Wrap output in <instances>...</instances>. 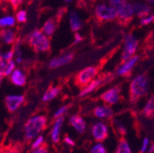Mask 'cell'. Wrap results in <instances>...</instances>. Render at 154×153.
I'll use <instances>...</instances> for the list:
<instances>
[{
    "label": "cell",
    "instance_id": "obj_4",
    "mask_svg": "<svg viewBox=\"0 0 154 153\" xmlns=\"http://www.w3.org/2000/svg\"><path fill=\"white\" fill-rule=\"evenodd\" d=\"M101 67L96 66H90L83 69L80 71L75 76V84L81 88L85 87L91 81L94 80V78L97 75L99 70Z\"/></svg>",
    "mask_w": 154,
    "mask_h": 153
},
{
    "label": "cell",
    "instance_id": "obj_3",
    "mask_svg": "<svg viewBox=\"0 0 154 153\" xmlns=\"http://www.w3.org/2000/svg\"><path fill=\"white\" fill-rule=\"evenodd\" d=\"M29 42L36 51H49L51 49L50 41L47 36L38 29L29 35Z\"/></svg>",
    "mask_w": 154,
    "mask_h": 153
},
{
    "label": "cell",
    "instance_id": "obj_38",
    "mask_svg": "<svg viewBox=\"0 0 154 153\" xmlns=\"http://www.w3.org/2000/svg\"><path fill=\"white\" fill-rule=\"evenodd\" d=\"M64 142H65L67 145L71 146V147L74 146V141H73V139H72L69 136H65V137H64Z\"/></svg>",
    "mask_w": 154,
    "mask_h": 153
},
{
    "label": "cell",
    "instance_id": "obj_42",
    "mask_svg": "<svg viewBox=\"0 0 154 153\" xmlns=\"http://www.w3.org/2000/svg\"><path fill=\"white\" fill-rule=\"evenodd\" d=\"M5 151H6V149L3 148V146L0 145V153H5Z\"/></svg>",
    "mask_w": 154,
    "mask_h": 153
},
{
    "label": "cell",
    "instance_id": "obj_18",
    "mask_svg": "<svg viewBox=\"0 0 154 153\" xmlns=\"http://www.w3.org/2000/svg\"><path fill=\"white\" fill-rule=\"evenodd\" d=\"M94 115L99 118H108L113 117L114 112L108 106H96L94 109Z\"/></svg>",
    "mask_w": 154,
    "mask_h": 153
},
{
    "label": "cell",
    "instance_id": "obj_16",
    "mask_svg": "<svg viewBox=\"0 0 154 153\" xmlns=\"http://www.w3.org/2000/svg\"><path fill=\"white\" fill-rule=\"evenodd\" d=\"M10 80L12 84L17 86H24L27 83V77L25 73L19 69H16L10 74Z\"/></svg>",
    "mask_w": 154,
    "mask_h": 153
},
{
    "label": "cell",
    "instance_id": "obj_23",
    "mask_svg": "<svg viewBox=\"0 0 154 153\" xmlns=\"http://www.w3.org/2000/svg\"><path fill=\"white\" fill-rule=\"evenodd\" d=\"M1 37H2V39L5 43L10 44V43L14 42V41L16 39V34L13 30L8 29V30H4L1 32Z\"/></svg>",
    "mask_w": 154,
    "mask_h": 153
},
{
    "label": "cell",
    "instance_id": "obj_40",
    "mask_svg": "<svg viewBox=\"0 0 154 153\" xmlns=\"http://www.w3.org/2000/svg\"><path fill=\"white\" fill-rule=\"evenodd\" d=\"M75 40H74V44H77V43H79V42H81L82 41H83V38H82V36L80 35V34H78V33H76L75 34Z\"/></svg>",
    "mask_w": 154,
    "mask_h": 153
},
{
    "label": "cell",
    "instance_id": "obj_13",
    "mask_svg": "<svg viewBox=\"0 0 154 153\" xmlns=\"http://www.w3.org/2000/svg\"><path fill=\"white\" fill-rule=\"evenodd\" d=\"M73 57H74V54L72 52L64 54V55L60 56V57H57V58H55V59H53V60H51L50 62L49 67L51 69H55V68H58V67L63 66L65 64H68L73 60Z\"/></svg>",
    "mask_w": 154,
    "mask_h": 153
},
{
    "label": "cell",
    "instance_id": "obj_43",
    "mask_svg": "<svg viewBox=\"0 0 154 153\" xmlns=\"http://www.w3.org/2000/svg\"><path fill=\"white\" fill-rule=\"evenodd\" d=\"M154 151V144H152V146H151V148H149V153H152Z\"/></svg>",
    "mask_w": 154,
    "mask_h": 153
},
{
    "label": "cell",
    "instance_id": "obj_11",
    "mask_svg": "<svg viewBox=\"0 0 154 153\" xmlns=\"http://www.w3.org/2000/svg\"><path fill=\"white\" fill-rule=\"evenodd\" d=\"M139 56H133L132 58H130L128 61H127L126 63L120 64V66L119 67V69L116 72V74L119 76H123V77H128L131 74V71L134 67V65L137 63V62L139 61Z\"/></svg>",
    "mask_w": 154,
    "mask_h": 153
},
{
    "label": "cell",
    "instance_id": "obj_22",
    "mask_svg": "<svg viewBox=\"0 0 154 153\" xmlns=\"http://www.w3.org/2000/svg\"><path fill=\"white\" fill-rule=\"evenodd\" d=\"M143 114L149 118H154V95L151 96L149 99V101L147 102V104L143 109Z\"/></svg>",
    "mask_w": 154,
    "mask_h": 153
},
{
    "label": "cell",
    "instance_id": "obj_14",
    "mask_svg": "<svg viewBox=\"0 0 154 153\" xmlns=\"http://www.w3.org/2000/svg\"><path fill=\"white\" fill-rule=\"evenodd\" d=\"M133 9L134 13L138 16V17H147L152 12V8L147 4L140 3V2H136L133 4Z\"/></svg>",
    "mask_w": 154,
    "mask_h": 153
},
{
    "label": "cell",
    "instance_id": "obj_6",
    "mask_svg": "<svg viewBox=\"0 0 154 153\" xmlns=\"http://www.w3.org/2000/svg\"><path fill=\"white\" fill-rule=\"evenodd\" d=\"M139 46V41L132 34H128L125 38V48L121 55L120 64L126 63L132 58L134 53L137 51Z\"/></svg>",
    "mask_w": 154,
    "mask_h": 153
},
{
    "label": "cell",
    "instance_id": "obj_27",
    "mask_svg": "<svg viewBox=\"0 0 154 153\" xmlns=\"http://www.w3.org/2000/svg\"><path fill=\"white\" fill-rule=\"evenodd\" d=\"M127 1L128 0H109V4L112 8L119 9L125 4H127Z\"/></svg>",
    "mask_w": 154,
    "mask_h": 153
},
{
    "label": "cell",
    "instance_id": "obj_32",
    "mask_svg": "<svg viewBox=\"0 0 154 153\" xmlns=\"http://www.w3.org/2000/svg\"><path fill=\"white\" fill-rule=\"evenodd\" d=\"M150 23H154V14L153 15H150L145 18H143V20L140 21V25L141 26H146V25H149Z\"/></svg>",
    "mask_w": 154,
    "mask_h": 153
},
{
    "label": "cell",
    "instance_id": "obj_34",
    "mask_svg": "<svg viewBox=\"0 0 154 153\" xmlns=\"http://www.w3.org/2000/svg\"><path fill=\"white\" fill-rule=\"evenodd\" d=\"M30 153H49L48 151V148L47 146H41V147H38L35 149H31V152Z\"/></svg>",
    "mask_w": 154,
    "mask_h": 153
},
{
    "label": "cell",
    "instance_id": "obj_26",
    "mask_svg": "<svg viewBox=\"0 0 154 153\" xmlns=\"http://www.w3.org/2000/svg\"><path fill=\"white\" fill-rule=\"evenodd\" d=\"M44 143V137L42 135H38L37 138H35L33 140H32V143L30 145V148L31 149H35L38 147L42 146Z\"/></svg>",
    "mask_w": 154,
    "mask_h": 153
},
{
    "label": "cell",
    "instance_id": "obj_29",
    "mask_svg": "<svg viewBox=\"0 0 154 153\" xmlns=\"http://www.w3.org/2000/svg\"><path fill=\"white\" fill-rule=\"evenodd\" d=\"M14 70H15V63L12 60H10V61L8 62L7 67H6V69L4 70L3 72H4L5 76H8V75H10L12 73V72Z\"/></svg>",
    "mask_w": 154,
    "mask_h": 153
},
{
    "label": "cell",
    "instance_id": "obj_30",
    "mask_svg": "<svg viewBox=\"0 0 154 153\" xmlns=\"http://www.w3.org/2000/svg\"><path fill=\"white\" fill-rule=\"evenodd\" d=\"M91 153H106V150L103 144H96L91 148Z\"/></svg>",
    "mask_w": 154,
    "mask_h": 153
},
{
    "label": "cell",
    "instance_id": "obj_35",
    "mask_svg": "<svg viewBox=\"0 0 154 153\" xmlns=\"http://www.w3.org/2000/svg\"><path fill=\"white\" fill-rule=\"evenodd\" d=\"M10 3L14 9H17L23 3V0H10Z\"/></svg>",
    "mask_w": 154,
    "mask_h": 153
},
{
    "label": "cell",
    "instance_id": "obj_10",
    "mask_svg": "<svg viewBox=\"0 0 154 153\" xmlns=\"http://www.w3.org/2000/svg\"><path fill=\"white\" fill-rule=\"evenodd\" d=\"M92 135L96 141H104L108 137V128L103 122H96L92 127Z\"/></svg>",
    "mask_w": 154,
    "mask_h": 153
},
{
    "label": "cell",
    "instance_id": "obj_20",
    "mask_svg": "<svg viewBox=\"0 0 154 153\" xmlns=\"http://www.w3.org/2000/svg\"><path fill=\"white\" fill-rule=\"evenodd\" d=\"M69 20H70V26L71 29L72 31H77L79 30L82 27V21L80 20V17L75 11H72L70 13L69 17Z\"/></svg>",
    "mask_w": 154,
    "mask_h": 153
},
{
    "label": "cell",
    "instance_id": "obj_36",
    "mask_svg": "<svg viewBox=\"0 0 154 153\" xmlns=\"http://www.w3.org/2000/svg\"><path fill=\"white\" fill-rule=\"evenodd\" d=\"M148 145H149V139L146 138V139H144V140H143V144H142V148H141V149H140V153H144V152L147 150Z\"/></svg>",
    "mask_w": 154,
    "mask_h": 153
},
{
    "label": "cell",
    "instance_id": "obj_7",
    "mask_svg": "<svg viewBox=\"0 0 154 153\" xmlns=\"http://www.w3.org/2000/svg\"><path fill=\"white\" fill-rule=\"evenodd\" d=\"M134 9L133 5L127 3L122 8L118 9V22L119 25L123 27H127L129 25V23L132 21L134 17Z\"/></svg>",
    "mask_w": 154,
    "mask_h": 153
},
{
    "label": "cell",
    "instance_id": "obj_5",
    "mask_svg": "<svg viewBox=\"0 0 154 153\" xmlns=\"http://www.w3.org/2000/svg\"><path fill=\"white\" fill-rule=\"evenodd\" d=\"M94 15L97 22H107L117 18L118 11L105 4H100L95 8Z\"/></svg>",
    "mask_w": 154,
    "mask_h": 153
},
{
    "label": "cell",
    "instance_id": "obj_2",
    "mask_svg": "<svg viewBox=\"0 0 154 153\" xmlns=\"http://www.w3.org/2000/svg\"><path fill=\"white\" fill-rule=\"evenodd\" d=\"M149 87V78L148 74L143 73L135 77L129 84V99L132 104H136L147 93Z\"/></svg>",
    "mask_w": 154,
    "mask_h": 153
},
{
    "label": "cell",
    "instance_id": "obj_47",
    "mask_svg": "<svg viewBox=\"0 0 154 153\" xmlns=\"http://www.w3.org/2000/svg\"><path fill=\"white\" fill-rule=\"evenodd\" d=\"M3 1H7V0H3Z\"/></svg>",
    "mask_w": 154,
    "mask_h": 153
},
{
    "label": "cell",
    "instance_id": "obj_21",
    "mask_svg": "<svg viewBox=\"0 0 154 153\" xmlns=\"http://www.w3.org/2000/svg\"><path fill=\"white\" fill-rule=\"evenodd\" d=\"M56 22L57 20H55V18L51 17L48 20H46L45 24L42 27V31L49 37H51L56 29Z\"/></svg>",
    "mask_w": 154,
    "mask_h": 153
},
{
    "label": "cell",
    "instance_id": "obj_8",
    "mask_svg": "<svg viewBox=\"0 0 154 153\" xmlns=\"http://www.w3.org/2000/svg\"><path fill=\"white\" fill-rule=\"evenodd\" d=\"M25 102L23 94H9L5 98V105L8 112H16Z\"/></svg>",
    "mask_w": 154,
    "mask_h": 153
},
{
    "label": "cell",
    "instance_id": "obj_24",
    "mask_svg": "<svg viewBox=\"0 0 154 153\" xmlns=\"http://www.w3.org/2000/svg\"><path fill=\"white\" fill-rule=\"evenodd\" d=\"M115 153H132L131 149H130V147H129L128 143L127 142V140L125 139L122 138V139H119L117 150H116Z\"/></svg>",
    "mask_w": 154,
    "mask_h": 153
},
{
    "label": "cell",
    "instance_id": "obj_41",
    "mask_svg": "<svg viewBox=\"0 0 154 153\" xmlns=\"http://www.w3.org/2000/svg\"><path fill=\"white\" fill-rule=\"evenodd\" d=\"M4 77H5L4 72H3L2 71H0V86H1V84H2V82H3Z\"/></svg>",
    "mask_w": 154,
    "mask_h": 153
},
{
    "label": "cell",
    "instance_id": "obj_39",
    "mask_svg": "<svg viewBox=\"0 0 154 153\" xmlns=\"http://www.w3.org/2000/svg\"><path fill=\"white\" fill-rule=\"evenodd\" d=\"M7 64H8V62L7 61L3 60L2 58H0V71L4 72V70L7 67Z\"/></svg>",
    "mask_w": 154,
    "mask_h": 153
},
{
    "label": "cell",
    "instance_id": "obj_12",
    "mask_svg": "<svg viewBox=\"0 0 154 153\" xmlns=\"http://www.w3.org/2000/svg\"><path fill=\"white\" fill-rule=\"evenodd\" d=\"M63 122H64V118L60 117L56 118L53 123V126L51 130V139L53 143H58L61 139V132H62Z\"/></svg>",
    "mask_w": 154,
    "mask_h": 153
},
{
    "label": "cell",
    "instance_id": "obj_46",
    "mask_svg": "<svg viewBox=\"0 0 154 153\" xmlns=\"http://www.w3.org/2000/svg\"><path fill=\"white\" fill-rule=\"evenodd\" d=\"M0 140H1V135H0Z\"/></svg>",
    "mask_w": 154,
    "mask_h": 153
},
{
    "label": "cell",
    "instance_id": "obj_1",
    "mask_svg": "<svg viewBox=\"0 0 154 153\" xmlns=\"http://www.w3.org/2000/svg\"><path fill=\"white\" fill-rule=\"evenodd\" d=\"M48 118L45 115H35L29 118L24 124V139L28 141L33 140L46 128Z\"/></svg>",
    "mask_w": 154,
    "mask_h": 153
},
{
    "label": "cell",
    "instance_id": "obj_25",
    "mask_svg": "<svg viewBox=\"0 0 154 153\" xmlns=\"http://www.w3.org/2000/svg\"><path fill=\"white\" fill-rule=\"evenodd\" d=\"M16 23L15 18L11 16L4 17L0 18V27L5 28V27H12Z\"/></svg>",
    "mask_w": 154,
    "mask_h": 153
},
{
    "label": "cell",
    "instance_id": "obj_31",
    "mask_svg": "<svg viewBox=\"0 0 154 153\" xmlns=\"http://www.w3.org/2000/svg\"><path fill=\"white\" fill-rule=\"evenodd\" d=\"M17 20L20 23H25L27 21V12L25 10H19L17 13Z\"/></svg>",
    "mask_w": 154,
    "mask_h": 153
},
{
    "label": "cell",
    "instance_id": "obj_45",
    "mask_svg": "<svg viewBox=\"0 0 154 153\" xmlns=\"http://www.w3.org/2000/svg\"><path fill=\"white\" fill-rule=\"evenodd\" d=\"M64 1L68 3V2H71V1H72V0H64Z\"/></svg>",
    "mask_w": 154,
    "mask_h": 153
},
{
    "label": "cell",
    "instance_id": "obj_28",
    "mask_svg": "<svg viewBox=\"0 0 154 153\" xmlns=\"http://www.w3.org/2000/svg\"><path fill=\"white\" fill-rule=\"evenodd\" d=\"M68 108H69V106H61L60 108H58L53 115V118L56 119L60 117H63V115L67 112Z\"/></svg>",
    "mask_w": 154,
    "mask_h": 153
},
{
    "label": "cell",
    "instance_id": "obj_15",
    "mask_svg": "<svg viewBox=\"0 0 154 153\" xmlns=\"http://www.w3.org/2000/svg\"><path fill=\"white\" fill-rule=\"evenodd\" d=\"M69 122L70 125L73 127L78 133H84L85 131L86 123L80 115H72L69 119Z\"/></svg>",
    "mask_w": 154,
    "mask_h": 153
},
{
    "label": "cell",
    "instance_id": "obj_17",
    "mask_svg": "<svg viewBox=\"0 0 154 153\" xmlns=\"http://www.w3.org/2000/svg\"><path fill=\"white\" fill-rule=\"evenodd\" d=\"M103 84V79H102V76L100 75L98 78L96 79H94L93 81H91L85 87L83 88V90L80 92L79 93V96L82 97V96H85V95L90 93L91 92L94 91L95 89H97L99 86H101Z\"/></svg>",
    "mask_w": 154,
    "mask_h": 153
},
{
    "label": "cell",
    "instance_id": "obj_33",
    "mask_svg": "<svg viewBox=\"0 0 154 153\" xmlns=\"http://www.w3.org/2000/svg\"><path fill=\"white\" fill-rule=\"evenodd\" d=\"M13 55H14V51L11 50L8 51L7 53L0 54V58H2L3 60H5V61L8 62V61H10V60L13 58Z\"/></svg>",
    "mask_w": 154,
    "mask_h": 153
},
{
    "label": "cell",
    "instance_id": "obj_19",
    "mask_svg": "<svg viewBox=\"0 0 154 153\" xmlns=\"http://www.w3.org/2000/svg\"><path fill=\"white\" fill-rule=\"evenodd\" d=\"M60 92H61V88L59 86L49 87L43 94L42 101L43 102H50V101L53 100L55 97H57V95L60 93Z\"/></svg>",
    "mask_w": 154,
    "mask_h": 153
},
{
    "label": "cell",
    "instance_id": "obj_44",
    "mask_svg": "<svg viewBox=\"0 0 154 153\" xmlns=\"http://www.w3.org/2000/svg\"><path fill=\"white\" fill-rule=\"evenodd\" d=\"M147 2H150V3H153L154 2V0H146Z\"/></svg>",
    "mask_w": 154,
    "mask_h": 153
},
{
    "label": "cell",
    "instance_id": "obj_37",
    "mask_svg": "<svg viewBox=\"0 0 154 153\" xmlns=\"http://www.w3.org/2000/svg\"><path fill=\"white\" fill-rule=\"evenodd\" d=\"M5 153H21V151H20V149H18L17 148L11 147L9 148H7Z\"/></svg>",
    "mask_w": 154,
    "mask_h": 153
},
{
    "label": "cell",
    "instance_id": "obj_9",
    "mask_svg": "<svg viewBox=\"0 0 154 153\" xmlns=\"http://www.w3.org/2000/svg\"><path fill=\"white\" fill-rule=\"evenodd\" d=\"M120 92H121L120 86H115L104 92L100 95V99L107 105H115L119 101Z\"/></svg>",
    "mask_w": 154,
    "mask_h": 153
}]
</instances>
